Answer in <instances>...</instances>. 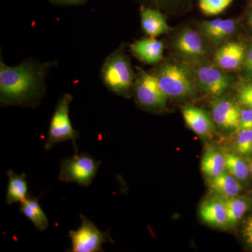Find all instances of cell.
<instances>
[{"mask_svg": "<svg viewBox=\"0 0 252 252\" xmlns=\"http://www.w3.org/2000/svg\"><path fill=\"white\" fill-rule=\"evenodd\" d=\"M247 53L241 44L227 43L217 51L215 61L218 67L223 70H235L243 64Z\"/></svg>", "mask_w": 252, "mask_h": 252, "instance_id": "12", "label": "cell"}, {"mask_svg": "<svg viewBox=\"0 0 252 252\" xmlns=\"http://www.w3.org/2000/svg\"><path fill=\"white\" fill-rule=\"evenodd\" d=\"M226 170L240 182L248 178L250 168L242 158L233 153L225 154Z\"/></svg>", "mask_w": 252, "mask_h": 252, "instance_id": "22", "label": "cell"}, {"mask_svg": "<svg viewBox=\"0 0 252 252\" xmlns=\"http://www.w3.org/2000/svg\"><path fill=\"white\" fill-rule=\"evenodd\" d=\"M237 25L231 19H216L200 23V32L209 40L218 44L228 39L236 31Z\"/></svg>", "mask_w": 252, "mask_h": 252, "instance_id": "14", "label": "cell"}, {"mask_svg": "<svg viewBox=\"0 0 252 252\" xmlns=\"http://www.w3.org/2000/svg\"><path fill=\"white\" fill-rule=\"evenodd\" d=\"M235 146L240 155L249 156L252 154V129L239 130Z\"/></svg>", "mask_w": 252, "mask_h": 252, "instance_id": "23", "label": "cell"}, {"mask_svg": "<svg viewBox=\"0 0 252 252\" xmlns=\"http://www.w3.org/2000/svg\"><path fill=\"white\" fill-rule=\"evenodd\" d=\"M45 68L36 63H23L15 67L0 64L1 105H36L44 93Z\"/></svg>", "mask_w": 252, "mask_h": 252, "instance_id": "1", "label": "cell"}, {"mask_svg": "<svg viewBox=\"0 0 252 252\" xmlns=\"http://www.w3.org/2000/svg\"><path fill=\"white\" fill-rule=\"evenodd\" d=\"M104 85L114 94L126 96L133 84L134 74L128 59L122 51L109 55L102 67Z\"/></svg>", "mask_w": 252, "mask_h": 252, "instance_id": "2", "label": "cell"}, {"mask_svg": "<svg viewBox=\"0 0 252 252\" xmlns=\"http://www.w3.org/2000/svg\"><path fill=\"white\" fill-rule=\"evenodd\" d=\"M210 189L215 195L222 198L238 195L242 190L240 181L237 180L228 171H225L218 177L210 180Z\"/></svg>", "mask_w": 252, "mask_h": 252, "instance_id": "19", "label": "cell"}, {"mask_svg": "<svg viewBox=\"0 0 252 252\" xmlns=\"http://www.w3.org/2000/svg\"><path fill=\"white\" fill-rule=\"evenodd\" d=\"M239 101L248 108L252 109V84L242 86L238 91Z\"/></svg>", "mask_w": 252, "mask_h": 252, "instance_id": "25", "label": "cell"}, {"mask_svg": "<svg viewBox=\"0 0 252 252\" xmlns=\"http://www.w3.org/2000/svg\"><path fill=\"white\" fill-rule=\"evenodd\" d=\"M158 1H173V0H158Z\"/></svg>", "mask_w": 252, "mask_h": 252, "instance_id": "31", "label": "cell"}, {"mask_svg": "<svg viewBox=\"0 0 252 252\" xmlns=\"http://www.w3.org/2000/svg\"><path fill=\"white\" fill-rule=\"evenodd\" d=\"M250 173H251L252 175V161L251 162V164H250Z\"/></svg>", "mask_w": 252, "mask_h": 252, "instance_id": "30", "label": "cell"}, {"mask_svg": "<svg viewBox=\"0 0 252 252\" xmlns=\"http://www.w3.org/2000/svg\"><path fill=\"white\" fill-rule=\"evenodd\" d=\"M200 216L205 223L215 228L229 227L224 199L219 195L207 198L202 203Z\"/></svg>", "mask_w": 252, "mask_h": 252, "instance_id": "10", "label": "cell"}, {"mask_svg": "<svg viewBox=\"0 0 252 252\" xmlns=\"http://www.w3.org/2000/svg\"><path fill=\"white\" fill-rule=\"evenodd\" d=\"M136 100L142 108L160 111L166 107V94L158 84L157 78L145 72L139 73L134 85Z\"/></svg>", "mask_w": 252, "mask_h": 252, "instance_id": "7", "label": "cell"}, {"mask_svg": "<svg viewBox=\"0 0 252 252\" xmlns=\"http://www.w3.org/2000/svg\"><path fill=\"white\" fill-rule=\"evenodd\" d=\"M132 54L142 62L154 64L162 59L164 46L154 37L144 38L131 46Z\"/></svg>", "mask_w": 252, "mask_h": 252, "instance_id": "15", "label": "cell"}, {"mask_svg": "<svg viewBox=\"0 0 252 252\" xmlns=\"http://www.w3.org/2000/svg\"><path fill=\"white\" fill-rule=\"evenodd\" d=\"M223 199L228 214V226H233L243 218L248 210V203L245 198L238 195Z\"/></svg>", "mask_w": 252, "mask_h": 252, "instance_id": "21", "label": "cell"}, {"mask_svg": "<svg viewBox=\"0 0 252 252\" xmlns=\"http://www.w3.org/2000/svg\"><path fill=\"white\" fill-rule=\"evenodd\" d=\"M141 23L144 32L151 37H155L170 31V28L161 13L151 8H142Z\"/></svg>", "mask_w": 252, "mask_h": 252, "instance_id": "16", "label": "cell"}, {"mask_svg": "<svg viewBox=\"0 0 252 252\" xmlns=\"http://www.w3.org/2000/svg\"><path fill=\"white\" fill-rule=\"evenodd\" d=\"M242 129H252V109H245L240 111L238 130Z\"/></svg>", "mask_w": 252, "mask_h": 252, "instance_id": "26", "label": "cell"}, {"mask_svg": "<svg viewBox=\"0 0 252 252\" xmlns=\"http://www.w3.org/2000/svg\"><path fill=\"white\" fill-rule=\"evenodd\" d=\"M81 223L76 230H70L68 236L72 243V252H104L102 245L112 241L109 230L100 231L94 222L80 215Z\"/></svg>", "mask_w": 252, "mask_h": 252, "instance_id": "6", "label": "cell"}, {"mask_svg": "<svg viewBox=\"0 0 252 252\" xmlns=\"http://www.w3.org/2000/svg\"><path fill=\"white\" fill-rule=\"evenodd\" d=\"M72 100V96L70 94H64L59 99L50 123L49 133L44 144L46 150H50L56 144L71 140L75 153L77 154L76 140L79 134L73 128L69 115V105Z\"/></svg>", "mask_w": 252, "mask_h": 252, "instance_id": "3", "label": "cell"}, {"mask_svg": "<svg viewBox=\"0 0 252 252\" xmlns=\"http://www.w3.org/2000/svg\"><path fill=\"white\" fill-rule=\"evenodd\" d=\"M201 170L209 180L226 171L225 154L215 149H207L201 160Z\"/></svg>", "mask_w": 252, "mask_h": 252, "instance_id": "18", "label": "cell"}, {"mask_svg": "<svg viewBox=\"0 0 252 252\" xmlns=\"http://www.w3.org/2000/svg\"><path fill=\"white\" fill-rule=\"evenodd\" d=\"M233 0H199L200 9L204 14L212 16L224 11Z\"/></svg>", "mask_w": 252, "mask_h": 252, "instance_id": "24", "label": "cell"}, {"mask_svg": "<svg viewBox=\"0 0 252 252\" xmlns=\"http://www.w3.org/2000/svg\"><path fill=\"white\" fill-rule=\"evenodd\" d=\"M250 25H251V26L252 27V11L251 14H250Z\"/></svg>", "mask_w": 252, "mask_h": 252, "instance_id": "29", "label": "cell"}, {"mask_svg": "<svg viewBox=\"0 0 252 252\" xmlns=\"http://www.w3.org/2000/svg\"><path fill=\"white\" fill-rule=\"evenodd\" d=\"M243 233L247 243L252 247V217L248 218L245 221L243 225Z\"/></svg>", "mask_w": 252, "mask_h": 252, "instance_id": "27", "label": "cell"}, {"mask_svg": "<svg viewBox=\"0 0 252 252\" xmlns=\"http://www.w3.org/2000/svg\"><path fill=\"white\" fill-rule=\"evenodd\" d=\"M6 175L9 178L7 192L6 195V203L8 205L13 203H22L28 198V182L25 174L18 175L12 170H8Z\"/></svg>", "mask_w": 252, "mask_h": 252, "instance_id": "17", "label": "cell"}, {"mask_svg": "<svg viewBox=\"0 0 252 252\" xmlns=\"http://www.w3.org/2000/svg\"><path fill=\"white\" fill-rule=\"evenodd\" d=\"M20 211L31 220L39 231H44L49 227V220L41 208L38 198L28 197L25 201L21 203Z\"/></svg>", "mask_w": 252, "mask_h": 252, "instance_id": "20", "label": "cell"}, {"mask_svg": "<svg viewBox=\"0 0 252 252\" xmlns=\"http://www.w3.org/2000/svg\"><path fill=\"white\" fill-rule=\"evenodd\" d=\"M182 113L187 125L197 135L204 138L212 136L213 123L205 111L194 106H187Z\"/></svg>", "mask_w": 252, "mask_h": 252, "instance_id": "13", "label": "cell"}, {"mask_svg": "<svg viewBox=\"0 0 252 252\" xmlns=\"http://www.w3.org/2000/svg\"><path fill=\"white\" fill-rule=\"evenodd\" d=\"M190 69V72L187 71L191 74L189 77H193L197 87L210 95H220L230 86V77L220 67L203 65Z\"/></svg>", "mask_w": 252, "mask_h": 252, "instance_id": "8", "label": "cell"}, {"mask_svg": "<svg viewBox=\"0 0 252 252\" xmlns=\"http://www.w3.org/2000/svg\"><path fill=\"white\" fill-rule=\"evenodd\" d=\"M240 109L234 102L225 99H217L212 103V118L221 128L238 129Z\"/></svg>", "mask_w": 252, "mask_h": 252, "instance_id": "11", "label": "cell"}, {"mask_svg": "<svg viewBox=\"0 0 252 252\" xmlns=\"http://www.w3.org/2000/svg\"><path fill=\"white\" fill-rule=\"evenodd\" d=\"M175 47L179 54L187 59H201L207 52L202 36L189 28L179 33L175 41Z\"/></svg>", "mask_w": 252, "mask_h": 252, "instance_id": "9", "label": "cell"}, {"mask_svg": "<svg viewBox=\"0 0 252 252\" xmlns=\"http://www.w3.org/2000/svg\"><path fill=\"white\" fill-rule=\"evenodd\" d=\"M154 76L160 89L167 97L178 98L194 94L191 79L183 67L165 63L159 67Z\"/></svg>", "mask_w": 252, "mask_h": 252, "instance_id": "5", "label": "cell"}, {"mask_svg": "<svg viewBox=\"0 0 252 252\" xmlns=\"http://www.w3.org/2000/svg\"><path fill=\"white\" fill-rule=\"evenodd\" d=\"M83 1L84 0H51L53 2L59 4H78Z\"/></svg>", "mask_w": 252, "mask_h": 252, "instance_id": "28", "label": "cell"}, {"mask_svg": "<svg viewBox=\"0 0 252 252\" xmlns=\"http://www.w3.org/2000/svg\"><path fill=\"white\" fill-rule=\"evenodd\" d=\"M100 162L87 154H76L63 159L60 165L59 180L89 187L98 172Z\"/></svg>", "mask_w": 252, "mask_h": 252, "instance_id": "4", "label": "cell"}]
</instances>
